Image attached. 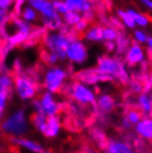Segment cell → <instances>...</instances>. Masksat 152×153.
<instances>
[{"instance_id": "1", "label": "cell", "mask_w": 152, "mask_h": 153, "mask_svg": "<svg viewBox=\"0 0 152 153\" xmlns=\"http://www.w3.org/2000/svg\"><path fill=\"white\" fill-rule=\"evenodd\" d=\"M41 71L27 68L22 72L13 74V88L12 93L22 103H30L37 99L39 93L42 91L40 83Z\"/></svg>"}, {"instance_id": "2", "label": "cell", "mask_w": 152, "mask_h": 153, "mask_svg": "<svg viewBox=\"0 0 152 153\" xmlns=\"http://www.w3.org/2000/svg\"><path fill=\"white\" fill-rule=\"evenodd\" d=\"M0 130L11 138H19L28 135L31 130L30 113L25 107H19L0 120Z\"/></svg>"}, {"instance_id": "3", "label": "cell", "mask_w": 152, "mask_h": 153, "mask_svg": "<svg viewBox=\"0 0 152 153\" xmlns=\"http://www.w3.org/2000/svg\"><path fill=\"white\" fill-rule=\"evenodd\" d=\"M95 68L99 72L109 76L111 80H117L121 83H128L130 81L129 68L122 57L117 54L102 53L98 56L95 60Z\"/></svg>"}, {"instance_id": "4", "label": "cell", "mask_w": 152, "mask_h": 153, "mask_svg": "<svg viewBox=\"0 0 152 153\" xmlns=\"http://www.w3.org/2000/svg\"><path fill=\"white\" fill-rule=\"evenodd\" d=\"M70 72L69 70L61 65H46V68L41 71L40 83L42 90L52 92V93H61L65 85L69 81Z\"/></svg>"}, {"instance_id": "5", "label": "cell", "mask_w": 152, "mask_h": 153, "mask_svg": "<svg viewBox=\"0 0 152 153\" xmlns=\"http://www.w3.org/2000/svg\"><path fill=\"white\" fill-rule=\"evenodd\" d=\"M62 92L70 98L73 102L81 105H91L95 104L97 99V92L93 90L91 85L86 84L79 80L68 81Z\"/></svg>"}, {"instance_id": "6", "label": "cell", "mask_w": 152, "mask_h": 153, "mask_svg": "<svg viewBox=\"0 0 152 153\" xmlns=\"http://www.w3.org/2000/svg\"><path fill=\"white\" fill-rule=\"evenodd\" d=\"M90 59V51L87 42L82 38H77L69 42L66 50V61L72 67H83Z\"/></svg>"}, {"instance_id": "7", "label": "cell", "mask_w": 152, "mask_h": 153, "mask_svg": "<svg viewBox=\"0 0 152 153\" xmlns=\"http://www.w3.org/2000/svg\"><path fill=\"white\" fill-rule=\"evenodd\" d=\"M70 39L60 31H47L40 45L41 48L51 51L59 57L61 62L66 61V50Z\"/></svg>"}, {"instance_id": "8", "label": "cell", "mask_w": 152, "mask_h": 153, "mask_svg": "<svg viewBox=\"0 0 152 153\" xmlns=\"http://www.w3.org/2000/svg\"><path fill=\"white\" fill-rule=\"evenodd\" d=\"M39 104H40V109L43 114L47 117H51V115H59L62 111V103L60 100L57 98L56 93L52 92L42 90L39 93L38 98Z\"/></svg>"}, {"instance_id": "9", "label": "cell", "mask_w": 152, "mask_h": 153, "mask_svg": "<svg viewBox=\"0 0 152 153\" xmlns=\"http://www.w3.org/2000/svg\"><path fill=\"white\" fill-rule=\"evenodd\" d=\"M122 59L128 65V68H137L147 60V49L143 45L132 41Z\"/></svg>"}, {"instance_id": "10", "label": "cell", "mask_w": 152, "mask_h": 153, "mask_svg": "<svg viewBox=\"0 0 152 153\" xmlns=\"http://www.w3.org/2000/svg\"><path fill=\"white\" fill-rule=\"evenodd\" d=\"M75 79L81 81L86 84H89L91 87L100 83V82L112 81L109 76L99 72L98 69L95 68V67H88V68H81V69L77 70L75 72Z\"/></svg>"}, {"instance_id": "11", "label": "cell", "mask_w": 152, "mask_h": 153, "mask_svg": "<svg viewBox=\"0 0 152 153\" xmlns=\"http://www.w3.org/2000/svg\"><path fill=\"white\" fill-rule=\"evenodd\" d=\"M27 4H29L38 12L40 19L51 18L57 16L58 13L54 11L52 4V0H26Z\"/></svg>"}, {"instance_id": "12", "label": "cell", "mask_w": 152, "mask_h": 153, "mask_svg": "<svg viewBox=\"0 0 152 153\" xmlns=\"http://www.w3.org/2000/svg\"><path fill=\"white\" fill-rule=\"evenodd\" d=\"M11 141L15 146H17L19 149L27 153H41L43 150V146L40 142L32 138H29L28 135L19 137V138H11Z\"/></svg>"}, {"instance_id": "13", "label": "cell", "mask_w": 152, "mask_h": 153, "mask_svg": "<svg viewBox=\"0 0 152 153\" xmlns=\"http://www.w3.org/2000/svg\"><path fill=\"white\" fill-rule=\"evenodd\" d=\"M61 130H62V120L60 115L47 117L46 126L41 135L47 139H56L60 135Z\"/></svg>"}, {"instance_id": "14", "label": "cell", "mask_w": 152, "mask_h": 153, "mask_svg": "<svg viewBox=\"0 0 152 153\" xmlns=\"http://www.w3.org/2000/svg\"><path fill=\"white\" fill-rule=\"evenodd\" d=\"M82 39L89 43H102L103 42V26L99 22L91 23L82 33Z\"/></svg>"}, {"instance_id": "15", "label": "cell", "mask_w": 152, "mask_h": 153, "mask_svg": "<svg viewBox=\"0 0 152 153\" xmlns=\"http://www.w3.org/2000/svg\"><path fill=\"white\" fill-rule=\"evenodd\" d=\"M13 88V73L6 62H0V90L12 94Z\"/></svg>"}, {"instance_id": "16", "label": "cell", "mask_w": 152, "mask_h": 153, "mask_svg": "<svg viewBox=\"0 0 152 153\" xmlns=\"http://www.w3.org/2000/svg\"><path fill=\"white\" fill-rule=\"evenodd\" d=\"M132 42L131 36L128 33L127 29L118 31V36L114 40V45H115V50H114V54H117L119 57H123L124 52L127 51L128 47L130 43Z\"/></svg>"}, {"instance_id": "17", "label": "cell", "mask_w": 152, "mask_h": 153, "mask_svg": "<svg viewBox=\"0 0 152 153\" xmlns=\"http://www.w3.org/2000/svg\"><path fill=\"white\" fill-rule=\"evenodd\" d=\"M46 28L43 27L41 23L34 25L32 30L30 32V36H29V39L22 46V49H30V48H34L36 46L40 45V42H41L43 36L46 35Z\"/></svg>"}, {"instance_id": "18", "label": "cell", "mask_w": 152, "mask_h": 153, "mask_svg": "<svg viewBox=\"0 0 152 153\" xmlns=\"http://www.w3.org/2000/svg\"><path fill=\"white\" fill-rule=\"evenodd\" d=\"M95 104L98 111L103 114H107V113L113 111L114 107H115V100L109 93H101L100 96H97Z\"/></svg>"}, {"instance_id": "19", "label": "cell", "mask_w": 152, "mask_h": 153, "mask_svg": "<svg viewBox=\"0 0 152 153\" xmlns=\"http://www.w3.org/2000/svg\"><path fill=\"white\" fill-rule=\"evenodd\" d=\"M68 10L83 13L89 10H95V0H63Z\"/></svg>"}, {"instance_id": "20", "label": "cell", "mask_w": 152, "mask_h": 153, "mask_svg": "<svg viewBox=\"0 0 152 153\" xmlns=\"http://www.w3.org/2000/svg\"><path fill=\"white\" fill-rule=\"evenodd\" d=\"M136 133L143 140H152V118L145 117L141 118V120L134 126Z\"/></svg>"}, {"instance_id": "21", "label": "cell", "mask_w": 152, "mask_h": 153, "mask_svg": "<svg viewBox=\"0 0 152 153\" xmlns=\"http://www.w3.org/2000/svg\"><path fill=\"white\" fill-rule=\"evenodd\" d=\"M107 153H134V150L128 142L119 140V139H112L108 141L106 146Z\"/></svg>"}, {"instance_id": "22", "label": "cell", "mask_w": 152, "mask_h": 153, "mask_svg": "<svg viewBox=\"0 0 152 153\" xmlns=\"http://www.w3.org/2000/svg\"><path fill=\"white\" fill-rule=\"evenodd\" d=\"M31 128H34L38 133L42 134L47 123V115L41 112H31L30 113Z\"/></svg>"}, {"instance_id": "23", "label": "cell", "mask_w": 152, "mask_h": 153, "mask_svg": "<svg viewBox=\"0 0 152 153\" xmlns=\"http://www.w3.org/2000/svg\"><path fill=\"white\" fill-rule=\"evenodd\" d=\"M19 17L22 20H25L26 22L30 23V25H37L40 21V16H39V13L34 10V8L30 7L29 4H26L23 7V9L20 12Z\"/></svg>"}, {"instance_id": "24", "label": "cell", "mask_w": 152, "mask_h": 153, "mask_svg": "<svg viewBox=\"0 0 152 153\" xmlns=\"http://www.w3.org/2000/svg\"><path fill=\"white\" fill-rule=\"evenodd\" d=\"M39 23H41L42 26L46 28L47 31H58L62 27L63 21H62V17L60 15H57L54 17H51V18L40 19Z\"/></svg>"}, {"instance_id": "25", "label": "cell", "mask_w": 152, "mask_h": 153, "mask_svg": "<svg viewBox=\"0 0 152 153\" xmlns=\"http://www.w3.org/2000/svg\"><path fill=\"white\" fill-rule=\"evenodd\" d=\"M128 11L130 12V15L132 16L133 21H134V23H136V26H137L138 28L145 29V28H148L149 26H150L151 19L149 18V16H147L145 13H143V12L137 11L136 9H132V8L128 9Z\"/></svg>"}, {"instance_id": "26", "label": "cell", "mask_w": 152, "mask_h": 153, "mask_svg": "<svg viewBox=\"0 0 152 153\" xmlns=\"http://www.w3.org/2000/svg\"><path fill=\"white\" fill-rule=\"evenodd\" d=\"M115 15L118 16V18L120 19L122 26L124 27V29L132 31L134 28H137L136 23L133 21L132 16L130 15V12L128 11V9H118V10L115 11Z\"/></svg>"}, {"instance_id": "27", "label": "cell", "mask_w": 152, "mask_h": 153, "mask_svg": "<svg viewBox=\"0 0 152 153\" xmlns=\"http://www.w3.org/2000/svg\"><path fill=\"white\" fill-rule=\"evenodd\" d=\"M137 103L141 112H143L145 114H149L152 112V97L147 92L139 93L137 98Z\"/></svg>"}, {"instance_id": "28", "label": "cell", "mask_w": 152, "mask_h": 153, "mask_svg": "<svg viewBox=\"0 0 152 153\" xmlns=\"http://www.w3.org/2000/svg\"><path fill=\"white\" fill-rule=\"evenodd\" d=\"M16 48L6 39L0 40V62L8 63V58Z\"/></svg>"}, {"instance_id": "29", "label": "cell", "mask_w": 152, "mask_h": 153, "mask_svg": "<svg viewBox=\"0 0 152 153\" xmlns=\"http://www.w3.org/2000/svg\"><path fill=\"white\" fill-rule=\"evenodd\" d=\"M40 59H41V61L46 65H59L61 62L57 54L51 52V51L43 49V48H41V51H40Z\"/></svg>"}, {"instance_id": "30", "label": "cell", "mask_w": 152, "mask_h": 153, "mask_svg": "<svg viewBox=\"0 0 152 153\" xmlns=\"http://www.w3.org/2000/svg\"><path fill=\"white\" fill-rule=\"evenodd\" d=\"M11 96V93L0 90V120L7 114L8 110H9V104H10Z\"/></svg>"}, {"instance_id": "31", "label": "cell", "mask_w": 152, "mask_h": 153, "mask_svg": "<svg viewBox=\"0 0 152 153\" xmlns=\"http://www.w3.org/2000/svg\"><path fill=\"white\" fill-rule=\"evenodd\" d=\"M11 18V11L8 9L0 10V40L6 38V27Z\"/></svg>"}, {"instance_id": "32", "label": "cell", "mask_w": 152, "mask_h": 153, "mask_svg": "<svg viewBox=\"0 0 152 153\" xmlns=\"http://www.w3.org/2000/svg\"><path fill=\"white\" fill-rule=\"evenodd\" d=\"M61 17H62V21H63L65 25H67L69 27H75L77 25V22L81 19V13L68 10V11L66 12V13H63Z\"/></svg>"}, {"instance_id": "33", "label": "cell", "mask_w": 152, "mask_h": 153, "mask_svg": "<svg viewBox=\"0 0 152 153\" xmlns=\"http://www.w3.org/2000/svg\"><path fill=\"white\" fill-rule=\"evenodd\" d=\"M131 38H132V41L137 42V43H140V45H143L145 46L147 40L149 38V35L147 33V31L142 28H134L132 30V35H131Z\"/></svg>"}, {"instance_id": "34", "label": "cell", "mask_w": 152, "mask_h": 153, "mask_svg": "<svg viewBox=\"0 0 152 153\" xmlns=\"http://www.w3.org/2000/svg\"><path fill=\"white\" fill-rule=\"evenodd\" d=\"M9 67H10V70H11V72L13 73V74L22 72L23 70L26 69V65H25L23 61L19 57L13 58V60H12L11 63L9 65Z\"/></svg>"}, {"instance_id": "35", "label": "cell", "mask_w": 152, "mask_h": 153, "mask_svg": "<svg viewBox=\"0 0 152 153\" xmlns=\"http://www.w3.org/2000/svg\"><path fill=\"white\" fill-rule=\"evenodd\" d=\"M118 31L110 26H103V41H114L118 36Z\"/></svg>"}, {"instance_id": "36", "label": "cell", "mask_w": 152, "mask_h": 153, "mask_svg": "<svg viewBox=\"0 0 152 153\" xmlns=\"http://www.w3.org/2000/svg\"><path fill=\"white\" fill-rule=\"evenodd\" d=\"M141 118H142L141 112L138 111V110H134V109L129 110L126 114V119L128 120V122H129L131 126H136V124L141 120Z\"/></svg>"}, {"instance_id": "37", "label": "cell", "mask_w": 152, "mask_h": 153, "mask_svg": "<svg viewBox=\"0 0 152 153\" xmlns=\"http://www.w3.org/2000/svg\"><path fill=\"white\" fill-rule=\"evenodd\" d=\"M107 26H110V27L114 28V29H117V30H123V29H124V27L122 26L121 21H120V19L118 18V16L117 15L109 16V19H108Z\"/></svg>"}, {"instance_id": "38", "label": "cell", "mask_w": 152, "mask_h": 153, "mask_svg": "<svg viewBox=\"0 0 152 153\" xmlns=\"http://www.w3.org/2000/svg\"><path fill=\"white\" fill-rule=\"evenodd\" d=\"M27 4L26 0H15L13 1V4H12L11 7V13L13 16H17V17H19L20 16V12L21 10L23 9V7Z\"/></svg>"}, {"instance_id": "39", "label": "cell", "mask_w": 152, "mask_h": 153, "mask_svg": "<svg viewBox=\"0 0 152 153\" xmlns=\"http://www.w3.org/2000/svg\"><path fill=\"white\" fill-rule=\"evenodd\" d=\"M52 4L54 8V11L57 12L58 15L62 16L68 11V8H67L63 0H52Z\"/></svg>"}, {"instance_id": "40", "label": "cell", "mask_w": 152, "mask_h": 153, "mask_svg": "<svg viewBox=\"0 0 152 153\" xmlns=\"http://www.w3.org/2000/svg\"><path fill=\"white\" fill-rule=\"evenodd\" d=\"M89 26H90V23L88 22V21H86L84 19H82V17H81V19H80L79 21L77 22V25L75 26V27H73V29H75V30H76L77 32H78V33L81 36L84 32V31L87 30Z\"/></svg>"}, {"instance_id": "41", "label": "cell", "mask_w": 152, "mask_h": 153, "mask_svg": "<svg viewBox=\"0 0 152 153\" xmlns=\"http://www.w3.org/2000/svg\"><path fill=\"white\" fill-rule=\"evenodd\" d=\"M81 17H82V19L88 21L90 25L95 22V20H97V13H95V10H89V11L83 12V13H81Z\"/></svg>"}, {"instance_id": "42", "label": "cell", "mask_w": 152, "mask_h": 153, "mask_svg": "<svg viewBox=\"0 0 152 153\" xmlns=\"http://www.w3.org/2000/svg\"><path fill=\"white\" fill-rule=\"evenodd\" d=\"M103 49L106 51V53L114 54V50H115V45L114 41H103L102 42Z\"/></svg>"}, {"instance_id": "43", "label": "cell", "mask_w": 152, "mask_h": 153, "mask_svg": "<svg viewBox=\"0 0 152 153\" xmlns=\"http://www.w3.org/2000/svg\"><path fill=\"white\" fill-rule=\"evenodd\" d=\"M13 1H15V0H0V10H2V9L11 10Z\"/></svg>"}, {"instance_id": "44", "label": "cell", "mask_w": 152, "mask_h": 153, "mask_svg": "<svg viewBox=\"0 0 152 153\" xmlns=\"http://www.w3.org/2000/svg\"><path fill=\"white\" fill-rule=\"evenodd\" d=\"M140 4L145 8H147L149 11L152 12V0H139Z\"/></svg>"}, {"instance_id": "45", "label": "cell", "mask_w": 152, "mask_h": 153, "mask_svg": "<svg viewBox=\"0 0 152 153\" xmlns=\"http://www.w3.org/2000/svg\"><path fill=\"white\" fill-rule=\"evenodd\" d=\"M145 46L147 47L149 50H151V51H152V37H150V36H149V38H148V40H147V42H145Z\"/></svg>"}, {"instance_id": "46", "label": "cell", "mask_w": 152, "mask_h": 153, "mask_svg": "<svg viewBox=\"0 0 152 153\" xmlns=\"http://www.w3.org/2000/svg\"><path fill=\"white\" fill-rule=\"evenodd\" d=\"M122 126H123V128H124V129H129V128H131V126H132L129 122H128V120H127L126 118L123 119V121H122Z\"/></svg>"}, {"instance_id": "47", "label": "cell", "mask_w": 152, "mask_h": 153, "mask_svg": "<svg viewBox=\"0 0 152 153\" xmlns=\"http://www.w3.org/2000/svg\"><path fill=\"white\" fill-rule=\"evenodd\" d=\"M41 153H53V152L51 151V150H45V149H43Z\"/></svg>"}]
</instances>
